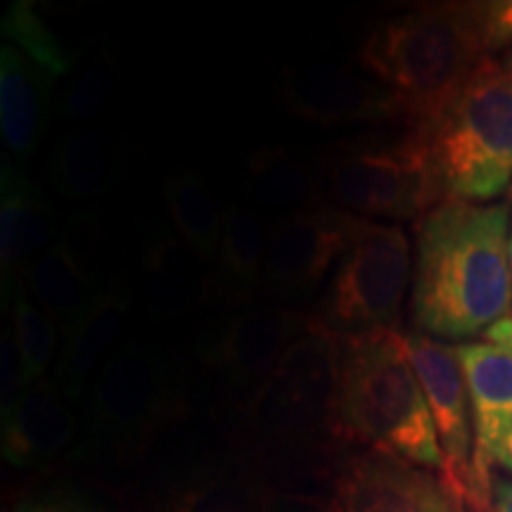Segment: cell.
Listing matches in <instances>:
<instances>
[{
  "label": "cell",
  "instance_id": "10",
  "mask_svg": "<svg viewBox=\"0 0 512 512\" xmlns=\"http://www.w3.org/2000/svg\"><path fill=\"white\" fill-rule=\"evenodd\" d=\"M313 318L266 302L240 304L211 332L204 363L242 387H266L294 344L309 332Z\"/></svg>",
  "mask_w": 512,
  "mask_h": 512
},
{
  "label": "cell",
  "instance_id": "31",
  "mask_svg": "<svg viewBox=\"0 0 512 512\" xmlns=\"http://www.w3.org/2000/svg\"><path fill=\"white\" fill-rule=\"evenodd\" d=\"M494 467L510 472L512 475V427L503 434V439L498 441L496 453H494Z\"/></svg>",
  "mask_w": 512,
  "mask_h": 512
},
{
  "label": "cell",
  "instance_id": "23",
  "mask_svg": "<svg viewBox=\"0 0 512 512\" xmlns=\"http://www.w3.org/2000/svg\"><path fill=\"white\" fill-rule=\"evenodd\" d=\"M164 204L176 235L200 261H216L221 242L223 214L216 207L204 178L183 169L164 181Z\"/></svg>",
  "mask_w": 512,
  "mask_h": 512
},
{
  "label": "cell",
  "instance_id": "19",
  "mask_svg": "<svg viewBox=\"0 0 512 512\" xmlns=\"http://www.w3.org/2000/svg\"><path fill=\"white\" fill-rule=\"evenodd\" d=\"M22 287L62 330H67L102 290L95 285L86 256L67 235L31 261L22 275Z\"/></svg>",
  "mask_w": 512,
  "mask_h": 512
},
{
  "label": "cell",
  "instance_id": "8",
  "mask_svg": "<svg viewBox=\"0 0 512 512\" xmlns=\"http://www.w3.org/2000/svg\"><path fill=\"white\" fill-rule=\"evenodd\" d=\"M363 223V216L332 204L285 214L268 230L266 290L278 294L311 292L349 252Z\"/></svg>",
  "mask_w": 512,
  "mask_h": 512
},
{
  "label": "cell",
  "instance_id": "7",
  "mask_svg": "<svg viewBox=\"0 0 512 512\" xmlns=\"http://www.w3.org/2000/svg\"><path fill=\"white\" fill-rule=\"evenodd\" d=\"M285 110L316 126L389 121L418 128V114L399 93L332 62L285 67L278 86Z\"/></svg>",
  "mask_w": 512,
  "mask_h": 512
},
{
  "label": "cell",
  "instance_id": "20",
  "mask_svg": "<svg viewBox=\"0 0 512 512\" xmlns=\"http://www.w3.org/2000/svg\"><path fill=\"white\" fill-rule=\"evenodd\" d=\"M176 233H159L143 256V299L155 316L178 318L209 299V278Z\"/></svg>",
  "mask_w": 512,
  "mask_h": 512
},
{
  "label": "cell",
  "instance_id": "34",
  "mask_svg": "<svg viewBox=\"0 0 512 512\" xmlns=\"http://www.w3.org/2000/svg\"><path fill=\"white\" fill-rule=\"evenodd\" d=\"M510 273H512V226H510Z\"/></svg>",
  "mask_w": 512,
  "mask_h": 512
},
{
  "label": "cell",
  "instance_id": "4",
  "mask_svg": "<svg viewBox=\"0 0 512 512\" xmlns=\"http://www.w3.org/2000/svg\"><path fill=\"white\" fill-rule=\"evenodd\" d=\"M446 200L484 204L512 185V74L496 57L420 124Z\"/></svg>",
  "mask_w": 512,
  "mask_h": 512
},
{
  "label": "cell",
  "instance_id": "33",
  "mask_svg": "<svg viewBox=\"0 0 512 512\" xmlns=\"http://www.w3.org/2000/svg\"><path fill=\"white\" fill-rule=\"evenodd\" d=\"M501 64H503V67H505V69H508V72L512 74V50H510V53H508V55H505V57H503V60H501Z\"/></svg>",
  "mask_w": 512,
  "mask_h": 512
},
{
  "label": "cell",
  "instance_id": "24",
  "mask_svg": "<svg viewBox=\"0 0 512 512\" xmlns=\"http://www.w3.org/2000/svg\"><path fill=\"white\" fill-rule=\"evenodd\" d=\"M10 332L22 356L31 382H48V368L57 351L60 325L29 297L22 285L10 297ZM5 304V306H8Z\"/></svg>",
  "mask_w": 512,
  "mask_h": 512
},
{
  "label": "cell",
  "instance_id": "1",
  "mask_svg": "<svg viewBox=\"0 0 512 512\" xmlns=\"http://www.w3.org/2000/svg\"><path fill=\"white\" fill-rule=\"evenodd\" d=\"M508 204L448 200L418 221L413 323L434 339L486 335L512 306Z\"/></svg>",
  "mask_w": 512,
  "mask_h": 512
},
{
  "label": "cell",
  "instance_id": "14",
  "mask_svg": "<svg viewBox=\"0 0 512 512\" xmlns=\"http://www.w3.org/2000/svg\"><path fill=\"white\" fill-rule=\"evenodd\" d=\"M55 211L15 164L0 171V283L3 304L22 285V275L53 242Z\"/></svg>",
  "mask_w": 512,
  "mask_h": 512
},
{
  "label": "cell",
  "instance_id": "27",
  "mask_svg": "<svg viewBox=\"0 0 512 512\" xmlns=\"http://www.w3.org/2000/svg\"><path fill=\"white\" fill-rule=\"evenodd\" d=\"M482 46L486 55L494 57L501 50H512V0H494V3H472Z\"/></svg>",
  "mask_w": 512,
  "mask_h": 512
},
{
  "label": "cell",
  "instance_id": "21",
  "mask_svg": "<svg viewBox=\"0 0 512 512\" xmlns=\"http://www.w3.org/2000/svg\"><path fill=\"white\" fill-rule=\"evenodd\" d=\"M48 176L55 190L72 200L105 195L119 176L117 143L105 128H74L55 143Z\"/></svg>",
  "mask_w": 512,
  "mask_h": 512
},
{
  "label": "cell",
  "instance_id": "28",
  "mask_svg": "<svg viewBox=\"0 0 512 512\" xmlns=\"http://www.w3.org/2000/svg\"><path fill=\"white\" fill-rule=\"evenodd\" d=\"M31 377L24 366L22 356L12 337L10 328L3 330V339H0V396H3V411L10 408L19 396H22L31 387Z\"/></svg>",
  "mask_w": 512,
  "mask_h": 512
},
{
  "label": "cell",
  "instance_id": "30",
  "mask_svg": "<svg viewBox=\"0 0 512 512\" xmlns=\"http://www.w3.org/2000/svg\"><path fill=\"white\" fill-rule=\"evenodd\" d=\"M491 512H512V479H494Z\"/></svg>",
  "mask_w": 512,
  "mask_h": 512
},
{
  "label": "cell",
  "instance_id": "13",
  "mask_svg": "<svg viewBox=\"0 0 512 512\" xmlns=\"http://www.w3.org/2000/svg\"><path fill=\"white\" fill-rule=\"evenodd\" d=\"M169 363L140 339L121 344L91 387V411L107 425H143L169 394Z\"/></svg>",
  "mask_w": 512,
  "mask_h": 512
},
{
  "label": "cell",
  "instance_id": "22",
  "mask_svg": "<svg viewBox=\"0 0 512 512\" xmlns=\"http://www.w3.org/2000/svg\"><path fill=\"white\" fill-rule=\"evenodd\" d=\"M245 192L254 204L309 209L323 202V176L290 147H256L245 166Z\"/></svg>",
  "mask_w": 512,
  "mask_h": 512
},
{
  "label": "cell",
  "instance_id": "3",
  "mask_svg": "<svg viewBox=\"0 0 512 512\" xmlns=\"http://www.w3.org/2000/svg\"><path fill=\"white\" fill-rule=\"evenodd\" d=\"M486 57L472 3L420 5L403 12L370 31L358 50L363 69L399 93L420 124Z\"/></svg>",
  "mask_w": 512,
  "mask_h": 512
},
{
  "label": "cell",
  "instance_id": "32",
  "mask_svg": "<svg viewBox=\"0 0 512 512\" xmlns=\"http://www.w3.org/2000/svg\"><path fill=\"white\" fill-rule=\"evenodd\" d=\"M486 342L501 344V347L512 351V318H503L501 323H496L494 328L486 332Z\"/></svg>",
  "mask_w": 512,
  "mask_h": 512
},
{
  "label": "cell",
  "instance_id": "18",
  "mask_svg": "<svg viewBox=\"0 0 512 512\" xmlns=\"http://www.w3.org/2000/svg\"><path fill=\"white\" fill-rule=\"evenodd\" d=\"M268 230L247 204L233 202L223 209V228L214 275H209V299L240 306L254 302L264 287Z\"/></svg>",
  "mask_w": 512,
  "mask_h": 512
},
{
  "label": "cell",
  "instance_id": "5",
  "mask_svg": "<svg viewBox=\"0 0 512 512\" xmlns=\"http://www.w3.org/2000/svg\"><path fill=\"white\" fill-rule=\"evenodd\" d=\"M332 207L363 219H422L448 202L422 128L351 145L320 164Z\"/></svg>",
  "mask_w": 512,
  "mask_h": 512
},
{
  "label": "cell",
  "instance_id": "15",
  "mask_svg": "<svg viewBox=\"0 0 512 512\" xmlns=\"http://www.w3.org/2000/svg\"><path fill=\"white\" fill-rule=\"evenodd\" d=\"M131 311V294L119 278L102 285L93 304L79 318L62 330V349L57 358V387L67 399L81 396V389L91 380L107 358L117 351V339L124 320Z\"/></svg>",
  "mask_w": 512,
  "mask_h": 512
},
{
  "label": "cell",
  "instance_id": "12",
  "mask_svg": "<svg viewBox=\"0 0 512 512\" xmlns=\"http://www.w3.org/2000/svg\"><path fill=\"white\" fill-rule=\"evenodd\" d=\"M470 394L472 432V512H491L494 453L512 427V351L494 342H465L456 347Z\"/></svg>",
  "mask_w": 512,
  "mask_h": 512
},
{
  "label": "cell",
  "instance_id": "11",
  "mask_svg": "<svg viewBox=\"0 0 512 512\" xmlns=\"http://www.w3.org/2000/svg\"><path fill=\"white\" fill-rule=\"evenodd\" d=\"M330 512H470L439 472L382 451L349 458L335 479Z\"/></svg>",
  "mask_w": 512,
  "mask_h": 512
},
{
  "label": "cell",
  "instance_id": "9",
  "mask_svg": "<svg viewBox=\"0 0 512 512\" xmlns=\"http://www.w3.org/2000/svg\"><path fill=\"white\" fill-rule=\"evenodd\" d=\"M408 354L413 368L425 389L427 403L437 427V437L444 456L441 479L465 508L472 512V453H475V432H472L470 394L463 366L456 347H448L441 339L422 332H408Z\"/></svg>",
  "mask_w": 512,
  "mask_h": 512
},
{
  "label": "cell",
  "instance_id": "29",
  "mask_svg": "<svg viewBox=\"0 0 512 512\" xmlns=\"http://www.w3.org/2000/svg\"><path fill=\"white\" fill-rule=\"evenodd\" d=\"M15 512H100L69 494H36L19 498Z\"/></svg>",
  "mask_w": 512,
  "mask_h": 512
},
{
  "label": "cell",
  "instance_id": "17",
  "mask_svg": "<svg viewBox=\"0 0 512 512\" xmlns=\"http://www.w3.org/2000/svg\"><path fill=\"white\" fill-rule=\"evenodd\" d=\"M57 384L36 382L3 411V456L29 467L60 453L74 432V415Z\"/></svg>",
  "mask_w": 512,
  "mask_h": 512
},
{
  "label": "cell",
  "instance_id": "26",
  "mask_svg": "<svg viewBox=\"0 0 512 512\" xmlns=\"http://www.w3.org/2000/svg\"><path fill=\"white\" fill-rule=\"evenodd\" d=\"M114 98V74L107 64L95 62L88 67H81L72 79L64 86L60 105L62 119H67L69 124L86 126L88 121L98 119L100 114H105L107 107Z\"/></svg>",
  "mask_w": 512,
  "mask_h": 512
},
{
  "label": "cell",
  "instance_id": "16",
  "mask_svg": "<svg viewBox=\"0 0 512 512\" xmlns=\"http://www.w3.org/2000/svg\"><path fill=\"white\" fill-rule=\"evenodd\" d=\"M55 79L10 43L0 48V136L12 155L27 159L48 126Z\"/></svg>",
  "mask_w": 512,
  "mask_h": 512
},
{
  "label": "cell",
  "instance_id": "6",
  "mask_svg": "<svg viewBox=\"0 0 512 512\" xmlns=\"http://www.w3.org/2000/svg\"><path fill=\"white\" fill-rule=\"evenodd\" d=\"M408 285L411 245L403 228L366 219L313 318L337 337L399 330Z\"/></svg>",
  "mask_w": 512,
  "mask_h": 512
},
{
  "label": "cell",
  "instance_id": "2",
  "mask_svg": "<svg viewBox=\"0 0 512 512\" xmlns=\"http://www.w3.org/2000/svg\"><path fill=\"white\" fill-rule=\"evenodd\" d=\"M330 432L368 451L441 472L444 456L408 339L399 330L337 337Z\"/></svg>",
  "mask_w": 512,
  "mask_h": 512
},
{
  "label": "cell",
  "instance_id": "25",
  "mask_svg": "<svg viewBox=\"0 0 512 512\" xmlns=\"http://www.w3.org/2000/svg\"><path fill=\"white\" fill-rule=\"evenodd\" d=\"M3 38L5 43L22 50L36 67L60 81L74 69V60L69 50L62 46L57 34L38 15V10L31 3H12L10 10L3 17Z\"/></svg>",
  "mask_w": 512,
  "mask_h": 512
}]
</instances>
